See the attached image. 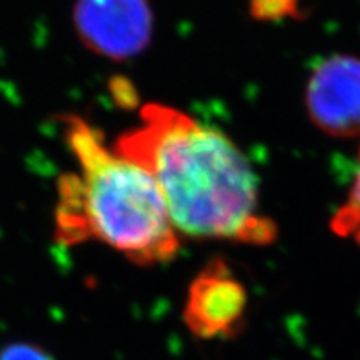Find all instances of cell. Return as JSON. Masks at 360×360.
<instances>
[{
  "mask_svg": "<svg viewBox=\"0 0 360 360\" xmlns=\"http://www.w3.org/2000/svg\"><path fill=\"white\" fill-rule=\"evenodd\" d=\"M114 148L155 179L179 236L267 245L277 225L262 214L254 170L231 139L186 112L147 103Z\"/></svg>",
  "mask_w": 360,
  "mask_h": 360,
  "instance_id": "cell-1",
  "label": "cell"
},
{
  "mask_svg": "<svg viewBox=\"0 0 360 360\" xmlns=\"http://www.w3.org/2000/svg\"><path fill=\"white\" fill-rule=\"evenodd\" d=\"M64 135L77 170L58 180L57 244L97 240L137 265L170 262L180 237L155 179L82 117H65Z\"/></svg>",
  "mask_w": 360,
  "mask_h": 360,
  "instance_id": "cell-2",
  "label": "cell"
},
{
  "mask_svg": "<svg viewBox=\"0 0 360 360\" xmlns=\"http://www.w3.org/2000/svg\"><path fill=\"white\" fill-rule=\"evenodd\" d=\"M72 22L80 42L110 60L142 53L154 32L148 0H75Z\"/></svg>",
  "mask_w": 360,
  "mask_h": 360,
  "instance_id": "cell-3",
  "label": "cell"
},
{
  "mask_svg": "<svg viewBox=\"0 0 360 360\" xmlns=\"http://www.w3.org/2000/svg\"><path fill=\"white\" fill-rule=\"evenodd\" d=\"M247 305L249 295L244 283L227 264L215 259L188 285L184 321L199 339H227L240 332Z\"/></svg>",
  "mask_w": 360,
  "mask_h": 360,
  "instance_id": "cell-4",
  "label": "cell"
},
{
  "mask_svg": "<svg viewBox=\"0 0 360 360\" xmlns=\"http://www.w3.org/2000/svg\"><path fill=\"white\" fill-rule=\"evenodd\" d=\"M310 120L339 139L360 135V58L337 53L310 74L305 92Z\"/></svg>",
  "mask_w": 360,
  "mask_h": 360,
  "instance_id": "cell-5",
  "label": "cell"
},
{
  "mask_svg": "<svg viewBox=\"0 0 360 360\" xmlns=\"http://www.w3.org/2000/svg\"><path fill=\"white\" fill-rule=\"evenodd\" d=\"M332 231L339 237L350 238L360 244V157L359 170L344 204L332 219Z\"/></svg>",
  "mask_w": 360,
  "mask_h": 360,
  "instance_id": "cell-6",
  "label": "cell"
},
{
  "mask_svg": "<svg viewBox=\"0 0 360 360\" xmlns=\"http://www.w3.org/2000/svg\"><path fill=\"white\" fill-rule=\"evenodd\" d=\"M0 360H53V357L39 345L17 342L0 350Z\"/></svg>",
  "mask_w": 360,
  "mask_h": 360,
  "instance_id": "cell-7",
  "label": "cell"
},
{
  "mask_svg": "<svg viewBox=\"0 0 360 360\" xmlns=\"http://www.w3.org/2000/svg\"><path fill=\"white\" fill-rule=\"evenodd\" d=\"M295 8V0H252V11L257 17L276 19V17L292 13Z\"/></svg>",
  "mask_w": 360,
  "mask_h": 360,
  "instance_id": "cell-8",
  "label": "cell"
}]
</instances>
